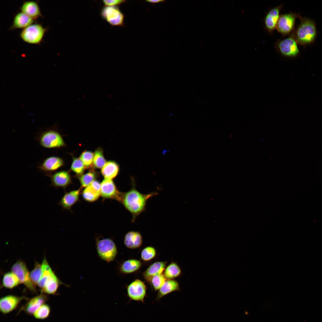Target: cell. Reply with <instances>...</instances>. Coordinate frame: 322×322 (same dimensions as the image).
Instances as JSON below:
<instances>
[{"label":"cell","mask_w":322,"mask_h":322,"mask_svg":"<svg viewBox=\"0 0 322 322\" xmlns=\"http://www.w3.org/2000/svg\"><path fill=\"white\" fill-rule=\"evenodd\" d=\"M132 187L130 190L123 193L121 202L131 214L132 222H134L136 218L145 209L147 200L157 195L156 192L143 194L136 188L135 183L132 181Z\"/></svg>","instance_id":"cell-1"},{"label":"cell","mask_w":322,"mask_h":322,"mask_svg":"<svg viewBox=\"0 0 322 322\" xmlns=\"http://www.w3.org/2000/svg\"><path fill=\"white\" fill-rule=\"evenodd\" d=\"M301 22L291 34L298 43L305 45L312 43L316 35L315 24L312 20L300 17Z\"/></svg>","instance_id":"cell-2"},{"label":"cell","mask_w":322,"mask_h":322,"mask_svg":"<svg viewBox=\"0 0 322 322\" xmlns=\"http://www.w3.org/2000/svg\"><path fill=\"white\" fill-rule=\"evenodd\" d=\"M96 248L98 255L102 260L107 262L113 261L117 254L116 246L109 238L96 240Z\"/></svg>","instance_id":"cell-3"},{"label":"cell","mask_w":322,"mask_h":322,"mask_svg":"<svg viewBox=\"0 0 322 322\" xmlns=\"http://www.w3.org/2000/svg\"><path fill=\"white\" fill-rule=\"evenodd\" d=\"M40 145L48 148H58L66 146L61 134L55 129H50L41 133L38 137Z\"/></svg>","instance_id":"cell-4"},{"label":"cell","mask_w":322,"mask_h":322,"mask_svg":"<svg viewBox=\"0 0 322 322\" xmlns=\"http://www.w3.org/2000/svg\"><path fill=\"white\" fill-rule=\"evenodd\" d=\"M46 31V29L40 24H32L22 30L20 37L26 43L39 44L42 41Z\"/></svg>","instance_id":"cell-5"},{"label":"cell","mask_w":322,"mask_h":322,"mask_svg":"<svg viewBox=\"0 0 322 322\" xmlns=\"http://www.w3.org/2000/svg\"><path fill=\"white\" fill-rule=\"evenodd\" d=\"M297 42L291 35L289 37L277 40L275 47L277 51L287 57H295L299 53Z\"/></svg>","instance_id":"cell-6"},{"label":"cell","mask_w":322,"mask_h":322,"mask_svg":"<svg viewBox=\"0 0 322 322\" xmlns=\"http://www.w3.org/2000/svg\"><path fill=\"white\" fill-rule=\"evenodd\" d=\"M11 270L17 276L20 283L24 285L32 292L37 293L35 285L32 281L30 273L24 262L21 261H17L12 266Z\"/></svg>","instance_id":"cell-7"},{"label":"cell","mask_w":322,"mask_h":322,"mask_svg":"<svg viewBox=\"0 0 322 322\" xmlns=\"http://www.w3.org/2000/svg\"><path fill=\"white\" fill-rule=\"evenodd\" d=\"M102 18L112 26H122L124 24V16L117 6H105L101 9Z\"/></svg>","instance_id":"cell-8"},{"label":"cell","mask_w":322,"mask_h":322,"mask_svg":"<svg viewBox=\"0 0 322 322\" xmlns=\"http://www.w3.org/2000/svg\"><path fill=\"white\" fill-rule=\"evenodd\" d=\"M298 17V15L291 12L280 15L276 28L278 32L284 37L290 34L294 29L295 20Z\"/></svg>","instance_id":"cell-9"},{"label":"cell","mask_w":322,"mask_h":322,"mask_svg":"<svg viewBox=\"0 0 322 322\" xmlns=\"http://www.w3.org/2000/svg\"><path fill=\"white\" fill-rule=\"evenodd\" d=\"M127 292L130 300L144 303L146 295V287L142 281L137 279L127 286Z\"/></svg>","instance_id":"cell-10"},{"label":"cell","mask_w":322,"mask_h":322,"mask_svg":"<svg viewBox=\"0 0 322 322\" xmlns=\"http://www.w3.org/2000/svg\"><path fill=\"white\" fill-rule=\"evenodd\" d=\"M29 299L24 296L13 295L3 296L0 299V311L4 315L8 314L15 310L22 300Z\"/></svg>","instance_id":"cell-11"},{"label":"cell","mask_w":322,"mask_h":322,"mask_svg":"<svg viewBox=\"0 0 322 322\" xmlns=\"http://www.w3.org/2000/svg\"><path fill=\"white\" fill-rule=\"evenodd\" d=\"M123 193L112 179H104L101 183L100 195L103 198L114 199L121 202Z\"/></svg>","instance_id":"cell-12"},{"label":"cell","mask_w":322,"mask_h":322,"mask_svg":"<svg viewBox=\"0 0 322 322\" xmlns=\"http://www.w3.org/2000/svg\"><path fill=\"white\" fill-rule=\"evenodd\" d=\"M48 300V296L43 293L29 299L27 302L21 307L18 313L23 311L28 315L33 316L35 311Z\"/></svg>","instance_id":"cell-13"},{"label":"cell","mask_w":322,"mask_h":322,"mask_svg":"<svg viewBox=\"0 0 322 322\" xmlns=\"http://www.w3.org/2000/svg\"><path fill=\"white\" fill-rule=\"evenodd\" d=\"M283 4L270 9L265 15L264 21L265 28L270 34H272L276 27L280 15V12Z\"/></svg>","instance_id":"cell-14"},{"label":"cell","mask_w":322,"mask_h":322,"mask_svg":"<svg viewBox=\"0 0 322 322\" xmlns=\"http://www.w3.org/2000/svg\"><path fill=\"white\" fill-rule=\"evenodd\" d=\"M64 165L61 158L55 156L47 157L38 167V168L46 173L47 176L51 174Z\"/></svg>","instance_id":"cell-15"},{"label":"cell","mask_w":322,"mask_h":322,"mask_svg":"<svg viewBox=\"0 0 322 322\" xmlns=\"http://www.w3.org/2000/svg\"><path fill=\"white\" fill-rule=\"evenodd\" d=\"M51 182L50 186L56 188H61L65 189L71 183L70 174L65 171H61L48 176Z\"/></svg>","instance_id":"cell-16"},{"label":"cell","mask_w":322,"mask_h":322,"mask_svg":"<svg viewBox=\"0 0 322 322\" xmlns=\"http://www.w3.org/2000/svg\"><path fill=\"white\" fill-rule=\"evenodd\" d=\"M101 183L95 180L86 187L82 192V196L86 201L92 202L97 200L100 195Z\"/></svg>","instance_id":"cell-17"},{"label":"cell","mask_w":322,"mask_h":322,"mask_svg":"<svg viewBox=\"0 0 322 322\" xmlns=\"http://www.w3.org/2000/svg\"><path fill=\"white\" fill-rule=\"evenodd\" d=\"M81 187L66 193L60 199L58 204L64 209L70 210L72 206L79 200Z\"/></svg>","instance_id":"cell-18"},{"label":"cell","mask_w":322,"mask_h":322,"mask_svg":"<svg viewBox=\"0 0 322 322\" xmlns=\"http://www.w3.org/2000/svg\"><path fill=\"white\" fill-rule=\"evenodd\" d=\"M62 284V282L53 272L47 279L44 287L41 290V293L55 295L59 286Z\"/></svg>","instance_id":"cell-19"},{"label":"cell","mask_w":322,"mask_h":322,"mask_svg":"<svg viewBox=\"0 0 322 322\" xmlns=\"http://www.w3.org/2000/svg\"><path fill=\"white\" fill-rule=\"evenodd\" d=\"M124 244L126 247L129 249H135L140 247L143 243V238L139 232L130 231L125 236Z\"/></svg>","instance_id":"cell-20"},{"label":"cell","mask_w":322,"mask_h":322,"mask_svg":"<svg viewBox=\"0 0 322 322\" xmlns=\"http://www.w3.org/2000/svg\"><path fill=\"white\" fill-rule=\"evenodd\" d=\"M21 12L33 19L42 16L38 3L34 1L24 2L20 7Z\"/></svg>","instance_id":"cell-21"},{"label":"cell","mask_w":322,"mask_h":322,"mask_svg":"<svg viewBox=\"0 0 322 322\" xmlns=\"http://www.w3.org/2000/svg\"><path fill=\"white\" fill-rule=\"evenodd\" d=\"M166 261H158L151 264L143 273L145 279L150 282L152 278L155 275L162 273L165 268Z\"/></svg>","instance_id":"cell-22"},{"label":"cell","mask_w":322,"mask_h":322,"mask_svg":"<svg viewBox=\"0 0 322 322\" xmlns=\"http://www.w3.org/2000/svg\"><path fill=\"white\" fill-rule=\"evenodd\" d=\"M34 19L22 12L17 13L14 17L12 25L10 29H24L34 22Z\"/></svg>","instance_id":"cell-23"},{"label":"cell","mask_w":322,"mask_h":322,"mask_svg":"<svg viewBox=\"0 0 322 322\" xmlns=\"http://www.w3.org/2000/svg\"><path fill=\"white\" fill-rule=\"evenodd\" d=\"M179 283L174 279H168L159 290L156 300L158 301L161 298L172 292L179 291Z\"/></svg>","instance_id":"cell-24"},{"label":"cell","mask_w":322,"mask_h":322,"mask_svg":"<svg viewBox=\"0 0 322 322\" xmlns=\"http://www.w3.org/2000/svg\"><path fill=\"white\" fill-rule=\"evenodd\" d=\"M142 265V263L139 260L130 259L124 261L120 265L119 270L122 273L128 274L135 272L138 270Z\"/></svg>","instance_id":"cell-25"},{"label":"cell","mask_w":322,"mask_h":322,"mask_svg":"<svg viewBox=\"0 0 322 322\" xmlns=\"http://www.w3.org/2000/svg\"><path fill=\"white\" fill-rule=\"evenodd\" d=\"M119 170V166L116 162L109 161L102 168L101 173L105 179H112L116 177Z\"/></svg>","instance_id":"cell-26"},{"label":"cell","mask_w":322,"mask_h":322,"mask_svg":"<svg viewBox=\"0 0 322 322\" xmlns=\"http://www.w3.org/2000/svg\"><path fill=\"white\" fill-rule=\"evenodd\" d=\"M163 274L168 279H173L180 276L182 274L180 267L175 262H172L165 269Z\"/></svg>","instance_id":"cell-27"},{"label":"cell","mask_w":322,"mask_h":322,"mask_svg":"<svg viewBox=\"0 0 322 322\" xmlns=\"http://www.w3.org/2000/svg\"><path fill=\"white\" fill-rule=\"evenodd\" d=\"M20 284L17 276L12 271L5 273L2 279V286L9 289H12Z\"/></svg>","instance_id":"cell-28"},{"label":"cell","mask_w":322,"mask_h":322,"mask_svg":"<svg viewBox=\"0 0 322 322\" xmlns=\"http://www.w3.org/2000/svg\"><path fill=\"white\" fill-rule=\"evenodd\" d=\"M42 273L37 284L41 290L44 287L47 278L54 272L45 258H44L41 264Z\"/></svg>","instance_id":"cell-29"},{"label":"cell","mask_w":322,"mask_h":322,"mask_svg":"<svg viewBox=\"0 0 322 322\" xmlns=\"http://www.w3.org/2000/svg\"><path fill=\"white\" fill-rule=\"evenodd\" d=\"M51 311L50 306L48 304L44 303L41 305L34 312L33 317L38 320H44L49 316Z\"/></svg>","instance_id":"cell-30"},{"label":"cell","mask_w":322,"mask_h":322,"mask_svg":"<svg viewBox=\"0 0 322 322\" xmlns=\"http://www.w3.org/2000/svg\"><path fill=\"white\" fill-rule=\"evenodd\" d=\"M97 177L95 172L93 170L90 171L86 173L81 175L79 180L82 188L86 187L95 180Z\"/></svg>","instance_id":"cell-31"},{"label":"cell","mask_w":322,"mask_h":322,"mask_svg":"<svg viewBox=\"0 0 322 322\" xmlns=\"http://www.w3.org/2000/svg\"><path fill=\"white\" fill-rule=\"evenodd\" d=\"M102 150L100 148H97L94 153L93 164L97 168H102L106 163Z\"/></svg>","instance_id":"cell-32"},{"label":"cell","mask_w":322,"mask_h":322,"mask_svg":"<svg viewBox=\"0 0 322 322\" xmlns=\"http://www.w3.org/2000/svg\"><path fill=\"white\" fill-rule=\"evenodd\" d=\"M42 269L41 264L36 262L33 270L30 273L31 279L33 284L36 286L37 284L41 277Z\"/></svg>","instance_id":"cell-33"},{"label":"cell","mask_w":322,"mask_h":322,"mask_svg":"<svg viewBox=\"0 0 322 322\" xmlns=\"http://www.w3.org/2000/svg\"><path fill=\"white\" fill-rule=\"evenodd\" d=\"M166 278L163 274H160L154 276L150 283L155 291L159 290L165 282Z\"/></svg>","instance_id":"cell-34"},{"label":"cell","mask_w":322,"mask_h":322,"mask_svg":"<svg viewBox=\"0 0 322 322\" xmlns=\"http://www.w3.org/2000/svg\"><path fill=\"white\" fill-rule=\"evenodd\" d=\"M94 153L89 151H85L81 154L80 159L83 163L85 168H91L93 164Z\"/></svg>","instance_id":"cell-35"},{"label":"cell","mask_w":322,"mask_h":322,"mask_svg":"<svg viewBox=\"0 0 322 322\" xmlns=\"http://www.w3.org/2000/svg\"><path fill=\"white\" fill-rule=\"evenodd\" d=\"M85 168L84 165L80 158H74L71 169L77 175L80 176L83 173Z\"/></svg>","instance_id":"cell-36"},{"label":"cell","mask_w":322,"mask_h":322,"mask_svg":"<svg viewBox=\"0 0 322 322\" xmlns=\"http://www.w3.org/2000/svg\"><path fill=\"white\" fill-rule=\"evenodd\" d=\"M156 255V251L155 248L149 246L144 248L142 250L141 256L143 260L149 261L153 259Z\"/></svg>","instance_id":"cell-37"},{"label":"cell","mask_w":322,"mask_h":322,"mask_svg":"<svg viewBox=\"0 0 322 322\" xmlns=\"http://www.w3.org/2000/svg\"><path fill=\"white\" fill-rule=\"evenodd\" d=\"M105 6H116L126 2L122 0H104L102 1Z\"/></svg>","instance_id":"cell-38"},{"label":"cell","mask_w":322,"mask_h":322,"mask_svg":"<svg viewBox=\"0 0 322 322\" xmlns=\"http://www.w3.org/2000/svg\"><path fill=\"white\" fill-rule=\"evenodd\" d=\"M146 1L151 3H157L164 2L165 1L163 0H146Z\"/></svg>","instance_id":"cell-39"}]
</instances>
